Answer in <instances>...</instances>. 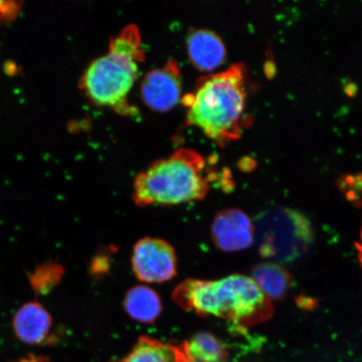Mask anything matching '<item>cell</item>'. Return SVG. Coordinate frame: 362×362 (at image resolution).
Listing matches in <instances>:
<instances>
[{"instance_id":"cell-1","label":"cell","mask_w":362,"mask_h":362,"mask_svg":"<svg viewBox=\"0 0 362 362\" xmlns=\"http://www.w3.org/2000/svg\"><path fill=\"white\" fill-rule=\"evenodd\" d=\"M173 300L181 309L201 316L228 320L240 327L268 320L271 300L252 278L230 275L217 280L189 279L175 288Z\"/></svg>"},{"instance_id":"cell-2","label":"cell","mask_w":362,"mask_h":362,"mask_svg":"<svg viewBox=\"0 0 362 362\" xmlns=\"http://www.w3.org/2000/svg\"><path fill=\"white\" fill-rule=\"evenodd\" d=\"M245 74L243 64H233L199 81L194 93L183 99L187 124L221 146L238 139L245 110Z\"/></svg>"},{"instance_id":"cell-3","label":"cell","mask_w":362,"mask_h":362,"mask_svg":"<svg viewBox=\"0 0 362 362\" xmlns=\"http://www.w3.org/2000/svg\"><path fill=\"white\" fill-rule=\"evenodd\" d=\"M210 189L204 158L192 148H179L153 163L134 180L139 206H175L205 198Z\"/></svg>"},{"instance_id":"cell-4","label":"cell","mask_w":362,"mask_h":362,"mask_svg":"<svg viewBox=\"0 0 362 362\" xmlns=\"http://www.w3.org/2000/svg\"><path fill=\"white\" fill-rule=\"evenodd\" d=\"M141 35L137 26L124 27L111 40L110 48L90 63L81 79V88L98 105L124 115L132 110L128 95L144 59Z\"/></svg>"},{"instance_id":"cell-5","label":"cell","mask_w":362,"mask_h":362,"mask_svg":"<svg viewBox=\"0 0 362 362\" xmlns=\"http://www.w3.org/2000/svg\"><path fill=\"white\" fill-rule=\"evenodd\" d=\"M255 238L262 257L291 262L309 249L313 241V229L300 212L289 208H273L257 216Z\"/></svg>"},{"instance_id":"cell-6","label":"cell","mask_w":362,"mask_h":362,"mask_svg":"<svg viewBox=\"0 0 362 362\" xmlns=\"http://www.w3.org/2000/svg\"><path fill=\"white\" fill-rule=\"evenodd\" d=\"M132 268L140 281L156 284L169 281L177 274L175 249L160 238L139 240L134 247Z\"/></svg>"},{"instance_id":"cell-7","label":"cell","mask_w":362,"mask_h":362,"mask_svg":"<svg viewBox=\"0 0 362 362\" xmlns=\"http://www.w3.org/2000/svg\"><path fill=\"white\" fill-rule=\"evenodd\" d=\"M181 95V72L177 62L149 71L142 81L141 96L153 110L165 112L175 107Z\"/></svg>"},{"instance_id":"cell-8","label":"cell","mask_w":362,"mask_h":362,"mask_svg":"<svg viewBox=\"0 0 362 362\" xmlns=\"http://www.w3.org/2000/svg\"><path fill=\"white\" fill-rule=\"evenodd\" d=\"M215 245L225 252H238L255 241V226L243 211L226 209L215 217L211 226Z\"/></svg>"},{"instance_id":"cell-9","label":"cell","mask_w":362,"mask_h":362,"mask_svg":"<svg viewBox=\"0 0 362 362\" xmlns=\"http://www.w3.org/2000/svg\"><path fill=\"white\" fill-rule=\"evenodd\" d=\"M52 327V315L38 302L26 303L13 315V332L27 345L42 346L49 342Z\"/></svg>"},{"instance_id":"cell-10","label":"cell","mask_w":362,"mask_h":362,"mask_svg":"<svg viewBox=\"0 0 362 362\" xmlns=\"http://www.w3.org/2000/svg\"><path fill=\"white\" fill-rule=\"evenodd\" d=\"M188 54L193 64L202 71H211L225 60L226 48L218 35L209 30H197L189 35Z\"/></svg>"},{"instance_id":"cell-11","label":"cell","mask_w":362,"mask_h":362,"mask_svg":"<svg viewBox=\"0 0 362 362\" xmlns=\"http://www.w3.org/2000/svg\"><path fill=\"white\" fill-rule=\"evenodd\" d=\"M182 344L179 346L142 337L132 351L124 358L115 362H187Z\"/></svg>"},{"instance_id":"cell-12","label":"cell","mask_w":362,"mask_h":362,"mask_svg":"<svg viewBox=\"0 0 362 362\" xmlns=\"http://www.w3.org/2000/svg\"><path fill=\"white\" fill-rule=\"evenodd\" d=\"M127 313L140 323H153L160 315L162 302L160 296L151 288L138 285L127 293L124 300Z\"/></svg>"},{"instance_id":"cell-13","label":"cell","mask_w":362,"mask_h":362,"mask_svg":"<svg viewBox=\"0 0 362 362\" xmlns=\"http://www.w3.org/2000/svg\"><path fill=\"white\" fill-rule=\"evenodd\" d=\"M252 279L269 300L286 296L291 278L288 272L274 262H264L252 269Z\"/></svg>"},{"instance_id":"cell-14","label":"cell","mask_w":362,"mask_h":362,"mask_svg":"<svg viewBox=\"0 0 362 362\" xmlns=\"http://www.w3.org/2000/svg\"><path fill=\"white\" fill-rule=\"evenodd\" d=\"M182 346L189 362H226L228 356L225 344L208 332L194 334Z\"/></svg>"},{"instance_id":"cell-15","label":"cell","mask_w":362,"mask_h":362,"mask_svg":"<svg viewBox=\"0 0 362 362\" xmlns=\"http://www.w3.org/2000/svg\"><path fill=\"white\" fill-rule=\"evenodd\" d=\"M64 269L55 262H45L28 275L31 288L38 296H45L61 282Z\"/></svg>"},{"instance_id":"cell-16","label":"cell","mask_w":362,"mask_h":362,"mask_svg":"<svg viewBox=\"0 0 362 362\" xmlns=\"http://www.w3.org/2000/svg\"><path fill=\"white\" fill-rule=\"evenodd\" d=\"M13 362H51L47 357L42 356H37L35 354H28L25 356L21 357Z\"/></svg>"},{"instance_id":"cell-17","label":"cell","mask_w":362,"mask_h":362,"mask_svg":"<svg viewBox=\"0 0 362 362\" xmlns=\"http://www.w3.org/2000/svg\"><path fill=\"white\" fill-rule=\"evenodd\" d=\"M356 246L357 255H358V259H359L361 265L362 266V226H361L360 238L358 240V242L356 243Z\"/></svg>"},{"instance_id":"cell-18","label":"cell","mask_w":362,"mask_h":362,"mask_svg":"<svg viewBox=\"0 0 362 362\" xmlns=\"http://www.w3.org/2000/svg\"><path fill=\"white\" fill-rule=\"evenodd\" d=\"M188 359V358H187ZM187 362H189V361H187Z\"/></svg>"}]
</instances>
